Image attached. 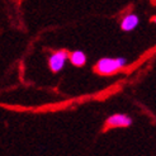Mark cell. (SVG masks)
Listing matches in <instances>:
<instances>
[{
    "instance_id": "obj_3",
    "label": "cell",
    "mask_w": 156,
    "mask_h": 156,
    "mask_svg": "<svg viewBox=\"0 0 156 156\" xmlns=\"http://www.w3.org/2000/svg\"><path fill=\"white\" fill-rule=\"evenodd\" d=\"M133 119L132 117L124 113H115L112 114L111 117H108V119L105 122L107 127H112V128H123V127H129Z\"/></svg>"
},
{
    "instance_id": "obj_2",
    "label": "cell",
    "mask_w": 156,
    "mask_h": 156,
    "mask_svg": "<svg viewBox=\"0 0 156 156\" xmlns=\"http://www.w3.org/2000/svg\"><path fill=\"white\" fill-rule=\"evenodd\" d=\"M67 58H69V53L65 50H61V51H57V52L52 53L50 56V58H48L50 70L55 74L60 73L61 70L65 67Z\"/></svg>"
},
{
    "instance_id": "obj_5",
    "label": "cell",
    "mask_w": 156,
    "mask_h": 156,
    "mask_svg": "<svg viewBox=\"0 0 156 156\" xmlns=\"http://www.w3.org/2000/svg\"><path fill=\"white\" fill-rule=\"evenodd\" d=\"M70 61H71V64L74 66L81 67L87 64V53L83 51H75L70 55Z\"/></svg>"
},
{
    "instance_id": "obj_4",
    "label": "cell",
    "mask_w": 156,
    "mask_h": 156,
    "mask_svg": "<svg viewBox=\"0 0 156 156\" xmlns=\"http://www.w3.org/2000/svg\"><path fill=\"white\" fill-rule=\"evenodd\" d=\"M140 24V17L135 13H129L124 17L121 22V28L124 32H131L138 27Z\"/></svg>"
},
{
    "instance_id": "obj_1",
    "label": "cell",
    "mask_w": 156,
    "mask_h": 156,
    "mask_svg": "<svg viewBox=\"0 0 156 156\" xmlns=\"http://www.w3.org/2000/svg\"><path fill=\"white\" fill-rule=\"evenodd\" d=\"M127 65V60L124 57H103L95 65V71L99 75H112L119 71Z\"/></svg>"
}]
</instances>
